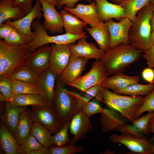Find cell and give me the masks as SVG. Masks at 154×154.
I'll return each instance as SVG.
<instances>
[{"label": "cell", "instance_id": "cell-1", "mask_svg": "<svg viewBox=\"0 0 154 154\" xmlns=\"http://www.w3.org/2000/svg\"><path fill=\"white\" fill-rule=\"evenodd\" d=\"M143 52L130 44H120L105 52L100 61L109 76L125 71L140 59Z\"/></svg>", "mask_w": 154, "mask_h": 154}, {"label": "cell", "instance_id": "cell-2", "mask_svg": "<svg viewBox=\"0 0 154 154\" xmlns=\"http://www.w3.org/2000/svg\"><path fill=\"white\" fill-rule=\"evenodd\" d=\"M95 98L131 122L135 119L144 99L141 96H133L113 92L102 84L100 91Z\"/></svg>", "mask_w": 154, "mask_h": 154}, {"label": "cell", "instance_id": "cell-3", "mask_svg": "<svg viewBox=\"0 0 154 154\" xmlns=\"http://www.w3.org/2000/svg\"><path fill=\"white\" fill-rule=\"evenodd\" d=\"M53 108L60 123L63 125L71 121L84 105L82 96L65 89L57 81Z\"/></svg>", "mask_w": 154, "mask_h": 154}, {"label": "cell", "instance_id": "cell-4", "mask_svg": "<svg viewBox=\"0 0 154 154\" xmlns=\"http://www.w3.org/2000/svg\"><path fill=\"white\" fill-rule=\"evenodd\" d=\"M153 5L150 2L141 9L132 21L129 33V44L143 52L151 47L150 21Z\"/></svg>", "mask_w": 154, "mask_h": 154}, {"label": "cell", "instance_id": "cell-5", "mask_svg": "<svg viewBox=\"0 0 154 154\" xmlns=\"http://www.w3.org/2000/svg\"><path fill=\"white\" fill-rule=\"evenodd\" d=\"M29 44L12 46L0 40V76L9 77L24 65L31 53Z\"/></svg>", "mask_w": 154, "mask_h": 154}, {"label": "cell", "instance_id": "cell-6", "mask_svg": "<svg viewBox=\"0 0 154 154\" xmlns=\"http://www.w3.org/2000/svg\"><path fill=\"white\" fill-rule=\"evenodd\" d=\"M32 26L35 35L34 39L28 44L31 52L49 44H74L80 38L88 37L86 33L76 35L66 33L57 35H49L39 20L34 21Z\"/></svg>", "mask_w": 154, "mask_h": 154}, {"label": "cell", "instance_id": "cell-7", "mask_svg": "<svg viewBox=\"0 0 154 154\" xmlns=\"http://www.w3.org/2000/svg\"><path fill=\"white\" fill-rule=\"evenodd\" d=\"M108 76L100 60H96L92 64L91 69L86 74L66 84L84 92L94 86L102 84Z\"/></svg>", "mask_w": 154, "mask_h": 154}, {"label": "cell", "instance_id": "cell-8", "mask_svg": "<svg viewBox=\"0 0 154 154\" xmlns=\"http://www.w3.org/2000/svg\"><path fill=\"white\" fill-rule=\"evenodd\" d=\"M110 138L112 142L121 143L134 153L154 154V145L145 136L128 134H114Z\"/></svg>", "mask_w": 154, "mask_h": 154}, {"label": "cell", "instance_id": "cell-9", "mask_svg": "<svg viewBox=\"0 0 154 154\" xmlns=\"http://www.w3.org/2000/svg\"><path fill=\"white\" fill-rule=\"evenodd\" d=\"M30 112L33 122L40 123L52 133H56L62 126L54 110L49 106H32Z\"/></svg>", "mask_w": 154, "mask_h": 154}, {"label": "cell", "instance_id": "cell-10", "mask_svg": "<svg viewBox=\"0 0 154 154\" xmlns=\"http://www.w3.org/2000/svg\"><path fill=\"white\" fill-rule=\"evenodd\" d=\"M42 9L39 0H36L35 4L31 10L24 17L18 20L6 21L5 23L10 24L18 31L27 38L30 42L34 39L35 33L31 30V26L34 20L36 18L38 20L42 16Z\"/></svg>", "mask_w": 154, "mask_h": 154}, {"label": "cell", "instance_id": "cell-11", "mask_svg": "<svg viewBox=\"0 0 154 154\" xmlns=\"http://www.w3.org/2000/svg\"><path fill=\"white\" fill-rule=\"evenodd\" d=\"M109 30L111 42L110 49L113 48L120 44H129V33L132 22L125 17L116 22L112 19L105 22Z\"/></svg>", "mask_w": 154, "mask_h": 154}, {"label": "cell", "instance_id": "cell-12", "mask_svg": "<svg viewBox=\"0 0 154 154\" xmlns=\"http://www.w3.org/2000/svg\"><path fill=\"white\" fill-rule=\"evenodd\" d=\"M39 0L44 19V27L53 34L63 33L64 29L62 18L60 13L55 9V6L45 0Z\"/></svg>", "mask_w": 154, "mask_h": 154}, {"label": "cell", "instance_id": "cell-13", "mask_svg": "<svg viewBox=\"0 0 154 154\" xmlns=\"http://www.w3.org/2000/svg\"><path fill=\"white\" fill-rule=\"evenodd\" d=\"M51 46L49 68L59 77L69 62L71 53L68 44H53Z\"/></svg>", "mask_w": 154, "mask_h": 154}, {"label": "cell", "instance_id": "cell-14", "mask_svg": "<svg viewBox=\"0 0 154 154\" xmlns=\"http://www.w3.org/2000/svg\"><path fill=\"white\" fill-rule=\"evenodd\" d=\"M51 46L45 45L32 52L25 65L40 74L49 67Z\"/></svg>", "mask_w": 154, "mask_h": 154}, {"label": "cell", "instance_id": "cell-15", "mask_svg": "<svg viewBox=\"0 0 154 154\" xmlns=\"http://www.w3.org/2000/svg\"><path fill=\"white\" fill-rule=\"evenodd\" d=\"M62 7L89 25L90 27L96 26L101 21L96 4L94 1L87 5L78 3L73 8H68L64 6Z\"/></svg>", "mask_w": 154, "mask_h": 154}, {"label": "cell", "instance_id": "cell-16", "mask_svg": "<svg viewBox=\"0 0 154 154\" xmlns=\"http://www.w3.org/2000/svg\"><path fill=\"white\" fill-rule=\"evenodd\" d=\"M92 125L90 118L86 116L81 110H79L72 119L70 130L74 135L70 144H74L84 138L88 133L92 130Z\"/></svg>", "mask_w": 154, "mask_h": 154}, {"label": "cell", "instance_id": "cell-17", "mask_svg": "<svg viewBox=\"0 0 154 154\" xmlns=\"http://www.w3.org/2000/svg\"><path fill=\"white\" fill-rule=\"evenodd\" d=\"M86 38L79 39L76 44H68L71 54L77 57L100 60L105 52L94 44L88 42Z\"/></svg>", "mask_w": 154, "mask_h": 154}, {"label": "cell", "instance_id": "cell-18", "mask_svg": "<svg viewBox=\"0 0 154 154\" xmlns=\"http://www.w3.org/2000/svg\"><path fill=\"white\" fill-rule=\"evenodd\" d=\"M89 60L71 54L68 64L59 77L61 82L66 84L81 76Z\"/></svg>", "mask_w": 154, "mask_h": 154}, {"label": "cell", "instance_id": "cell-19", "mask_svg": "<svg viewBox=\"0 0 154 154\" xmlns=\"http://www.w3.org/2000/svg\"><path fill=\"white\" fill-rule=\"evenodd\" d=\"M57 76L49 68L39 74L36 84L42 92L49 105L52 108L55 95V82Z\"/></svg>", "mask_w": 154, "mask_h": 154}, {"label": "cell", "instance_id": "cell-20", "mask_svg": "<svg viewBox=\"0 0 154 154\" xmlns=\"http://www.w3.org/2000/svg\"><path fill=\"white\" fill-rule=\"evenodd\" d=\"M101 21L114 19L119 20L126 17L124 10L120 5L109 2L108 0H94Z\"/></svg>", "mask_w": 154, "mask_h": 154}, {"label": "cell", "instance_id": "cell-21", "mask_svg": "<svg viewBox=\"0 0 154 154\" xmlns=\"http://www.w3.org/2000/svg\"><path fill=\"white\" fill-rule=\"evenodd\" d=\"M86 30L96 41L100 49L105 52L110 49V34L105 22L100 21L96 26L86 28Z\"/></svg>", "mask_w": 154, "mask_h": 154}, {"label": "cell", "instance_id": "cell-22", "mask_svg": "<svg viewBox=\"0 0 154 154\" xmlns=\"http://www.w3.org/2000/svg\"><path fill=\"white\" fill-rule=\"evenodd\" d=\"M140 80L137 76H131L127 75L123 72L117 73L110 77H108L102 84L114 92L125 88Z\"/></svg>", "mask_w": 154, "mask_h": 154}, {"label": "cell", "instance_id": "cell-23", "mask_svg": "<svg viewBox=\"0 0 154 154\" xmlns=\"http://www.w3.org/2000/svg\"><path fill=\"white\" fill-rule=\"evenodd\" d=\"M27 110L26 107H19L10 102H6L5 111L1 118V122L15 137L19 116Z\"/></svg>", "mask_w": 154, "mask_h": 154}, {"label": "cell", "instance_id": "cell-24", "mask_svg": "<svg viewBox=\"0 0 154 154\" xmlns=\"http://www.w3.org/2000/svg\"><path fill=\"white\" fill-rule=\"evenodd\" d=\"M66 33L76 35L86 33L84 29L87 24L67 11L63 9L60 11Z\"/></svg>", "mask_w": 154, "mask_h": 154}, {"label": "cell", "instance_id": "cell-25", "mask_svg": "<svg viewBox=\"0 0 154 154\" xmlns=\"http://www.w3.org/2000/svg\"><path fill=\"white\" fill-rule=\"evenodd\" d=\"M100 120L102 131L104 132L117 130L125 124L116 111L110 108H103Z\"/></svg>", "mask_w": 154, "mask_h": 154}, {"label": "cell", "instance_id": "cell-26", "mask_svg": "<svg viewBox=\"0 0 154 154\" xmlns=\"http://www.w3.org/2000/svg\"><path fill=\"white\" fill-rule=\"evenodd\" d=\"M0 143L5 154H21L16 137L2 122L0 124Z\"/></svg>", "mask_w": 154, "mask_h": 154}, {"label": "cell", "instance_id": "cell-27", "mask_svg": "<svg viewBox=\"0 0 154 154\" xmlns=\"http://www.w3.org/2000/svg\"><path fill=\"white\" fill-rule=\"evenodd\" d=\"M15 0H1L0 3V26L11 19L19 20L25 15L24 11L14 4Z\"/></svg>", "mask_w": 154, "mask_h": 154}, {"label": "cell", "instance_id": "cell-28", "mask_svg": "<svg viewBox=\"0 0 154 154\" xmlns=\"http://www.w3.org/2000/svg\"><path fill=\"white\" fill-rule=\"evenodd\" d=\"M33 122L30 110H27L20 115L17 125L15 135L19 145L24 142L30 135Z\"/></svg>", "mask_w": 154, "mask_h": 154}, {"label": "cell", "instance_id": "cell-29", "mask_svg": "<svg viewBox=\"0 0 154 154\" xmlns=\"http://www.w3.org/2000/svg\"><path fill=\"white\" fill-rule=\"evenodd\" d=\"M9 102L19 107L29 106H50L43 95L37 94H21L15 93Z\"/></svg>", "mask_w": 154, "mask_h": 154}, {"label": "cell", "instance_id": "cell-30", "mask_svg": "<svg viewBox=\"0 0 154 154\" xmlns=\"http://www.w3.org/2000/svg\"><path fill=\"white\" fill-rule=\"evenodd\" d=\"M52 133L40 123L33 122L30 134L34 136L43 146L49 147L52 145Z\"/></svg>", "mask_w": 154, "mask_h": 154}, {"label": "cell", "instance_id": "cell-31", "mask_svg": "<svg viewBox=\"0 0 154 154\" xmlns=\"http://www.w3.org/2000/svg\"><path fill=\"white\" fill-rule=\"evenodd\" d=\"M150 2L151 0H126L120 5L124 10L126 17L132 22L137 13Z\"/></svg>", "mask_w": 154, "mask_h": 154}, {"label": "cell", "instance_id": "cell-32", "mask_svg": "<svg viewBox=\"0 0 154 154\" xmlns=\"http://www.w3.org/2000/svg\"><path fill=\"white\" fill-rule=\"evenodd\" d=\"M154 89V84H143L138 83L134 84L123 89L114 92L118 94L133 96L147 95Z\"/></svg>", "mask_w": 154, "mask_h": 154}, {"label": "cell", "instance_id": "cell-33", "mask_svg": "<svg viewBox=\"0 0 154 154\" xmlns=\"http://www.w3.org/2000/svg\"><path fill=\"white\" fill-rule=\"evenodd\" d=\"M39 74L35 72L25 64L12 73L9 76L11 80L36 84Z\"/></svg>", "mask_w": 154, "mask_h": 154}, {"label": "cell", "instance_id": "cell-34", "mask_svg": "<svg viewBox=\"0 0 154 154\" xmlns=\"http://www.w3.org/2000/svg\"><path fill=\"white\" fill-rule=\"evenodd\" d=\"M11 81L13 90L15 93L43 96L42 92L35 84L13 80Z\"/></svg>", "mask_w": 154, "mask_h": 154}, {"label": "cell", "instance_id": "cell-35", "mask_svg": "<svg viewBox=\"0 0 154 154\" xmlns=\"http://www.w3.org/2000/svg\"><path fill=\"white\" fill-rule=\"evenodd\" d=\"M71 121L63 125L61 129L52 135V145L62 146L70 144L72 140L69 136Z\"/></svg>", "mask_w": 154, "mask_h": 154}, {"label": "cell", "instance_id": "cell-36", "mask_svg": "<svg viewBox=\"0 0 154 154\" xmlns=\"http://www.w3.org/2000/svg\"><path fill=\"white\" fill-rule=\"evenodd\" d=\"M0 91L1 100L9 102L15 93L9 77L0 76Z\"/></svg>", "mask_w": 154, "mask_h": 154}, {"label": "cell", "instance_id": "cell-37", "mask_svg": "<svg viewBox=\"0 0 154 154\" xmlns=\"http://www.w3.org/2000/svg\"><path fill=\"white\" fill-rule=\"evenodd\" d=\"M48 149L49 154H74L82 151L84 148L82 146L69 144L62 146L51 145Z\"/></svg>", "mask_w": 154, "mask_h": 154}, {"label": "cell", "instance_id": "cell-38", "mask_svg": "<svg viewBox=\"0 0 154 154\" xmlns=\"http://www.w3.org/2000/svg\"><path fill=\"white\" fill-rule=\"evenodd\" d=\"M3 40L7 44L12 46L28 44L30 43L27 38L14 27L10 34Z\"/></svg>", "mask_w": 154, "mask_h": 154}, {"label": "cell", "instance_id": "cell-39", "mask_svg": "<svg viewBox=\"0 0 154 154\" xmlns=\"http://www.w3.org/2000/svg\"><path fill=\"white\" fill-rule=\"evenodd\" d=\"M152 114L153 112H149L145 115L135 119L131 122L133 126L142 134L149 135L150 132L148 128V123Z\"/></svg>", "mask_w": 154, "mask_h": 154}, {"label": "cell", "instance_id": "cell-40", "mask_svg": "<svg viewBox=\"0 0 154 154\" xmlns=\"http://www.w3.org/2000/svg\"><path fill=\"white\" fill-rule=\"evenodd\" d=\"M19 146L22 154H29L31 152L39 149L43 146L31 134Z\"/></svg>", "mask_w": 154, "mask_h": 154}, {"label": "cell", "instance_id": "cell-41", "mask_svg": "<svg viewBox=\"0 0 154 154\" xmlns=\"http://www.w3.org/2000/svg\"><path fill=\"white\" fill-rule=\"evenodd\" d=\"M154 111V89L144 98L142 104L137 112L135 119L139 118L141 115L146 112Z\"/></svg>", "mask_w": 154, "mask_h": 154}, {"label": "cell", "instance_id": "cell-42", "mask_svg": "<svg viewBox=\"0 0 154 154\" xmlns=\"http://www.w3.org/2000/svg\"><path fill=\"white\" fill-rule=\"evenodd\" d=\"M103 108L96 101H90L85 104L82 109V112L90 118L92 115L101 113Z\"/></svg>", "mask_w": 154, "mask_h": 154}, {"label": "cell", "instance_id": "cell-43", "mask_svg": "<svg viewBox=\"0 0 154 154\" xmlns=\"http://www.w3.org/2000/svg\"><path fill=\"white\" fill-rule=\"evenodd\" d=\"M102 84L94 86L84 92V93L83 96L88 102L95 98L98 95L100 91Z\"/></svg>", "mask_w": 154, "mask_h": 154}, {"label": "cell", "instance_id": "cell-44", "mask_svg": "<svg viewBox=\"0 0 154 154\" xmlns=\"http://www.w3.org/2000/svg\"><path fill=\"white\" fill-rule=\"evenodd\" d=\"M33 0H15L14 4L15 6L22 9L25 12L26 15L28 14L32 9Z\"/></svg>", "mask_w": 154, "mask_h": 154}, {"label": "cell", "instance_id": "cell-45", "mask_svg": "<svg viewBox=\"0 0 154 154\" xmlns=\"http://www.w3.org/2000/svg\"><path fill=\"white\" fill-rule=\"evenodd\" d=\"M143 52L142 56L146 61L148 67L154 68V44Z\"/></svg>", "mask_w": 154, "mask_h": 154}, {"label": "cell", "instance_id": "cell-46", "mask_svg": "<svg viewBox=\"0 0 154 154\" xmlns=\"http://www.w3.org/2000/svg\"><path fill=\"white\" fill-rule=\"evenodd\" d=\"M117 131L121 133L128 134L139 137L144 135L137 131L133 125L125 124L120 127Z\"/></svg>", "mask_w": 154, "mask_h": 154}, {"label": "cell", "instance_id": "cell-47", "mask_svg": "<svg viewBox=\"0 0 154 154\" xmlns=\"http://www.w3.org/2000/svg\"><path fill=\"white\" fill-rule=\"evenodd\" d=\"M14 27L8 24L4 23L0 26V38L4 39L11 32Z\"/></svg>", "mask_w": 154, "mask_h": 154}, {"label": "cell", "instance_id": "cell-48", "mask_svg": "<svg viewBox=\"0 0 154 154\" xmlns=\"http://www.w3.org/2000/svg\"><path fill=\"white\" fill-rule=\"evenodd\" d=\"M142 76L143 78L149 83L154 84V70L148 67L142 71Z\"/></svg>", "mask_w": 154, "mask_h": 154}, {"label": "cell", "instance_id": "cell-49", "mask_svg": "<svg viewBox=\"0 0 154 154\" xmlns=\"http://www.w3.org/2000/svg\"><path fill=\"white\" fill-rule=\"evenodd\" d=\"M81 0H60L58 2L57 6L58 9H60L63 6L68 8H73L75 7L76 3ZM91 3L92 0H85Z\"/></svg>", "mask_w": 154, "mask_h": 154}, {"label": "cell", "instance_id": "cell-50", "mask_svg": "<svg viewBox=\"0 0 154 154\" xmlns=\"http://www.w3.org/2000/svg\"><path fill=\"white\" fill-rule=\"evenodd\" d=\"M29 154H49L48 147L43 146L39 149L31 152Z\"/></svg>", "mask_w": 154, "mask_h": 154}, {"label": "cell", "instance_id": "cell-51", "mask_svg": "<svg viewBox=\"0 0 154 154\" xmlns=\"http://www.w3.org/2000/svg\"><path fill=\"white\" fill-rule=\"evenodd\" d=\"M148 128L150 132L154 133V111L153 112L151 116L150 119L148 123Z\"/></svg>", "mask_w": 154, "mask_h": 154}, {"label": "cell", "instance_id": "cell-52", "mask_svg": "<svg viewBox=\"0 0 154 154\" xmlns=\"http://www.w3.org/2000/svg\"><path fill=\"white\" fill-rule=\"evenodd\" d=\"M153 11L151 17L150 21V24L151 27V31L154 30V4H153Z\"/></svg>", "mask_w": 154, "mask_h": 154}, {"label": "cell", "instance_id": "cell-53", "mask_svg": "<svg viewBox=\"0 0 154 154\" xmlns=\"http://www.w3.org/2000/svg\"><path fill=\"white\" fill-rule=\"evenodd\" d=\"M150 42L151 47L154 44V30L151 31L150 37Z\"/></svg>", "mask_w": 154, "mask_h": 154}, {"label": "cell", "instance_id": "cell-54", "mask_svg": "<svg viewBox=\"0 0 154 154\" xmlns=\"http://www.w3.org/2000/svg\"><path fill=\"white\" fill-rule=\"evenodd\" d=\"M112 2L115 4L120 5L122 3L126 0H112Z\"/></svg>", "mask_w": 154, "mask_h": 154}, {"label": "cell", "instance_id": "cell-55", "mask_svg": "<svg viewBox=\"0 0 154 154\" xmlns=\"http://www.w3.org/2000/svg\"><path fill=\"white\" fill-rule=\"evenodd\" d=\"M54 5L55 6H57V2L56 0H45Z\"/></svg>", "mask_w": 154, "mask_h": 154}, {"label": "cell", "instance_id": "cell-56", "mask_svg": "<svg viewBox=\"0 0 154 154\" xmlns=\"http://www.w3.org/2000/svg\"><path fill=\"white\" fill-rule=\"evenodd\" d=\"M151 140L154 142V133H153V135L151 137Z\"/></svg>", "mask_w": 154, "mask_h": 154}, {"label": "cell", "instance_id": "cell-57", "mask_svg": "<svg viewBox=\"0 0 154 154\" xmlns=\"http://www.w3.org/2000/svg\"><path fill=\"white\" fill-rule=\"evenodd\" d=\"M151 1L153 4H154V0H151Z\"/></svg>", "mask_w": 154, "mask_h": 154}, {"label": "cell", "instance_id": "cell-58", "mask_svg": "<svg viewBox=\"0 0 154 154\" xmlns=\"http://www.w3.org/2000/svg\"><path fill=\"white\" fill-rule=\"evenodd\" d=\"M56 0L57 2V3H58V2L60 1V0Z\"/></svg>", "mask_w": 154, "mask_h": 154}, {"label": "cell", "instance_id": "cell-59", "mask_svg": "<svg viewBox=\"0 0 154 154\" xmlns=\"http://www.w3.org/2000/svg\"><path fill=\"white\" fill-rule=\"evenodd\" d=\"M1 0H0V1H1Z\"/></svg>", "mask_w": 154, "mask_h": 154}]
</instances>
